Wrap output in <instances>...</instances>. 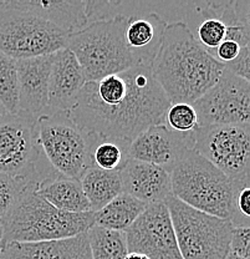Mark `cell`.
Returning <instances> with one entry per match:
<instances>
[{"label": "cell", "mask_w": 250, "mask_h": 259, "mask_svg": "<svg viewBox=\"0 0 250 259\" xmlns=\"http://www.w3.org/2000/svg\"><path fill=\"white\" fill-rule=\"evenodd\" d=\"M169 106L151 66L136 65L86 82L70 115L77 125L100 139L130 144L151 126L165 123Z\"/></svg>", "instance_id": "6da1fadb"}, {"label": "cell", "mask_w": 250, "mask_h": 259, "mask_svg": "<svg viewBox=\"0 0 250 259\" xmlns=\"http://www.w3.org/2000/svg\"><path fill=\"white\" fill-rule=\"evenodd\" d=\"M171 104L197 101L219 80L224 65L201 44L182 21L167 24L151 65Z\"/></svg>", "instance_id": "7a4b0ae2"}, {"label": "cell", "mask_w": 250, "mask_h": 259, "mask_svg": "<svg viewBox=\"0 0 250 259\" xmlns=\"http://www.w3.org/2000/svg\"><path fill=\"white\" fill-rule=\"evenodd\" d=\"M3 241L37 243L65 239L86 233L93 223V212L70 213L51 206L35 188H26L14 206L0 220Z\"/></svg>", "instance_id": "3957f363"}, {"label": "cell", "mask_w": 250, "mask_h": 259, "mask_svg": "<svg viewBox=\"0 0 250 259\" xmlns=\"http://www.w3.org/2000/svg\"><path fill=\"white\" fill-rule=\"evenodd\" d=\"M172 196L192 208L232 222L236 191L249 181L233 182L216 166L188 148L171 169Z\"/></svg>", "instance_id": "277c9868"}, {"label": "cell", "mask_w": 250, "mask_h": 259, "mask_svg": "<svg viewBox=\"0 0 250 259\" xmlns=\"http://www.w3.org/2000/svg\"><path fill=\"white\" fill-rule=\"evenodd\" d=\"M128 16L116 15L88 24L67 35L69 49L81 66L86 82L120 74L137 63L125 40Z\"/></svg>", "instance_id": "5b68a950"}, {"label": "cell", "mask_w": 250, "mask_h": 259, "mask_svg": "<svg viewBox=\"0 0 250 259\" xmlns=\"http://www.w3.org/2000/svg\"><path fill=\"white\" fill-rule=\"evenodd\" d=\"M55 172L40 146L37 118L23 111L4 116L0 120V174L37 191Z\"/></svg>", "instance_id": "8992f818"}, {"label": "cell", "mask_w": 250, "mask_h": 259, "mask_svg": "<svg viewBox=\"0 0 250 259\" xmlns=\"http://www.w3.org/2000/svg\"><path fill=\"white\" fill-rule=\"evenodd\" d=\"M37 131L45 158L58 174L80 181L93 166V150L101 139L77 125L70 111L41 115Z\"/></svg>", "instance_id": "52a82bcc"}, {"label": "cell", "mask_w": 250, "mask_h": 259, "mask_svg": "<svg viewBox=\"0 0 250 259\" xmlns=\"http://www.w3.org/2000/svg\"><path fill=\"white\" fill-rule=\"evenodd\" d=\"M183 259H225L233 226L228 221L187 206L176 197L165 201Z\"/></svg>", "instance_id": "ba28073f"}, {"label": "cell", "mask_w": 250, "mask_h": 259, "mask_svg": "<svg viewBox=\"0 0 250 259\" xmlns=\"http://www.w3.org/2000/svg\"><path fill=\"white\" fill-rule=\"evenodd\" d=\"M67 34L53 24L0 2V53L14 60L51 55L65 48Z\"/></svg>", "instance_id": "9c48e42d"}, {"label": "cell", "mask_w": 250, "mask_h": 259, "mask_svg": "<svg viewBox=\"0 0 250 259\" xmlns=\"http://www.w3.org/2000/svg\"><path fill=\"white\" fill-rule=\"evenodd\" d=\"M193 151L233 182L249 181L250 126L212 125L194 131Z\"/></svg>", "instance_id": "30bf717a"}, {"label": "cell", "mask_w": 250, "mask_h": 259, "mask_svg": "<svg viewBox=\"0 0 250 259\" xmlns=\"http://www.w3.org/2000/svg\"><path fill=\"white\" fill-rule=\"evenodd\" d=\"M198 116V127L212 125H249V81L223 70L219 80L192 104Z\"/></svg>", "instance_id": "8fae6325"}, {"label": "cell", "mask_w": 250, "mask_h": 259, "mask_svg": "<svg viewBox=\"0 0 250 259\" xmlns=\"http://www.w3.org/2000/svg\"><path fill=\"white\" fill-rule=\"evenodd\" d=\"M125 233L128 253H139L148 259H183L165 202L147 204Z\"/></svg>", "instance_id": "7c38bea8"}, {"label": "cell", "mask_w": 250, "mask_h": 259, "mask_svg": "<svg viewBox=\"0 0 250 259\" xmlns=\"http://www.w3.org/2000/svg\"><path fill=\"white\" fill-rule=\"evenodd\" d=\"M194 131L176 132L165 123L151 126L136 136L127 148V157L157 164L171 172L183 152L193 147Z\"/></svg>", "instance_id": "4fadbf2b"}, {"label": "cell", "mask_w": 250, "mask_h": 259, "mask_svg": "<svg viewBox=\"0 0 250 259\" xmlns=\"http://www.w3.org/2000/svg\"><path fill=\"white\" fill-rule=\"evenodd\" d=\"M118 174L122 193L146 204L165 202L172 196L171 174L157 164L127 158Z\"/></svg>", "instance_id": "5bb4252c"}, {"label": "cell", "mask_w": 250, "mask_h": 259, "mask_svg": "<svg viewBox=\"0 0 250 259\" xmlns=\"http://www.w3.org/2000/svg\"><path fill=\"white\" fill-rule=\"evenodd\" d=\"M85 83L81 66L69 49L64 48L54 53L47 91V112L70 111L76 105Z\"/></svg>", "instance_id": "9a60e30c"}, {"label": "cell", "mask_w": 250, "mask_h": 259, "mask_svg": "<svg viewBox=\"0 0 250 259\" xmlns=\"http://www.w3.org/2000/svg\"><path fill=\"white\" fill-rule=\"evenodd\" d=\"M54 54L17 60L19 111L40 117L47 112V91Z\"/></svg>", "instance_id": "2e32d148"}, {"label": "cell", "mask_w": 250, "mask_h": 259, "mask_svg": "<svg viewBox=\"0 0 250 259\" xmlns=\"http://www.w3.org/2000/svg\"><path fill=\"white\" fill-rule=\"evenodd\" d=\"M3 4L9 9L42 19L67 35L80 31L90 24L86 15V2L81 0H3Z\"/></svg>", "instance_id": "e0dca14e"}, {"label": "cell", "mask_w": 250, "mask_h": 259, "mask_svg": "<svg viewBox=\"0 0 250 259\" xmlns=\"http://www.w3.org/2000/svg\"><path fill=\"white\" fill-rule=\"evenodd\" d=\"M0 248L3 259H92L87 232L56 241L12 242Z\"/></svg>", "instance_id": "ac0fdd59"}, {"label": "cell", "mask_w": 250, "mask_h": 259, "mask_svg": "<svg viewBox=\"0 0 250 259\" xmlns=\"http://www.w3.org/2000/svg\"><path fill=\"white\" fill-rule=\"evenodd\" d=\"M167 21L156 13L144 16H128L125 40L137 65H152L162 44Z\"/></svg>", "instance_id": "d6986e66"}, {"label": "cell", "mask_w": 250, "mask_h": 259, "mask_svg": "<svg viewBox=\"0 0 250 259\" xmlns=\"http://www.w3.org/2000/svg\"><path fill=\"white\" fill-rule=\"evenodd\" d=\"M36 193L60 210L70 213L92 212L80 181L65 177L58 172L44 181Z\"/></svg>", "instance_id": "ffe728a7"}, {"label": "cell", "mask_w": 250, "mask_h": 259, "mask_svg": "<svg viewBox=\"0 0 250 259\" xmlns=\"http://www.w3.org/2000/svg\"><path fill=\"white\" fill-rule=\"evenodd\" d=\"M250 3L248 0L232 2H211L201 9V14L207 18L219 19L227 26L225 40L235 41L240 48L249 47Z\"/></svg>", "instance_id": "44dd1931"}, {"label": "cell", "mask_w": 250, "mask_h": 259, "mask_svg": "<svg viewBox=\"0 0 250 259\" xmlns=\"http://www.w3.org/2000/svg\"><path fill=\"white\" fill-rule=\"evenodd\" d=\"M80 183L92 212L100 210L122 193L118 171H106L91 166L80 178Z\"/></svg>", "instance_id": "7402d4cb"}, {"label": "cell", "mask_w": 250, "mask_h": 259, "mask_svg": "<svg viewBox=\"0 0 250 259\" xmlns=\"http://www.w3.org/2000/svg\"><path fill=\"white\" fill-rule=\"evenodd\" d=\"M146 206L144 202L121 193L100 210L93 212V223L102 228L126 232L143 212Z\"/></svg>", "instance_id": "603a6c76"}, {"label": "cell", "mask_w": 250, "mask_h": 259, "mask_svg": "<svg viewBox=\"0 0 250 259\" xmlns=\"http://www.w3.org/2000/svg\"><path fill=\"white\" fill-rule=\"evenodd\" d=\"M92 259H125L128 254L125 232L93 225L87 231Z\"/></svg>", "instance_id": "cb8c5ba5"}, {"label": "cell", "mask_w": 250, "mask_h": 259, "mask_svg": "<svg viewBox=\"0 0 250 259\" xmlns=\"http://www.w3.org/2000/svg\"><path fill=\"white\" fill-rule=\"evenodd\" d=\"M0 102L8 113L19 112L17 60L0 53Z\"/></svg>", "instance_id": "d4e9b609"}, {"label": "cell", "mask_w": 250, "mask_h": 259, "mask_svg": "<svg viewBox=\"0 0 250 259\" xmlns=\"http://www.w3.org/2000/svg\"><path fill=\"white\" fill-rule=\"evenodd\" d=\"M128 145L126 142L101 139L93 150V166L106 171H118L128 158Z\"/></svg>", "instance_id": "484cf974"}, {"label": "cell", "mask_w": 250, "mask_h": 259, "mask_svg": "<svg viewBox=\"0 0 250 259\" xmlns=\"http://www.w3.org/2000/svg\"><path fill=\"white\" fill-rule=\"evenodd\" d=\"M165 125L176 132H193L198 128V116L190 104H171L166 113Z\"/></svg>", "instance_id": "4316f807"}, {"label": "cell", "mask_w": 250, "mask_h": 259, "mask_svg": "<svg viewBox=\"0 0 250 259\" xmlns=\"http://www.w3.org/2000/svg\"><path fill=\"white\" fill-rule=\"evenodd\" d=\"M227 36V26L219 19L207 18L198 28V41L209 53L216 50Z\"/></svg>", "instance_id": "83f0119b"}, {"label": "cell", "mask_w": 250, "mask_h": 259, "mask_svg": "<svg viewBox=\"0 0 250 259\" xmlns=\"http://www.w3.org/2000/svg\"><path fill=\"white\" fill-rule=\"evenodd\" d=\"M26 188H30V186H25L8 175L0 174V220L9 212L20 193Z\"/></svg>", "instance_id": "f1b7e54d"}, {"label": "cell", "mask_w": 250, "mask_h": 259, "mask_svg": "<svg viewBox=\"0 0 250 259\" xmlns=\"http://www.w3.org/2000/svg\"><path fill=\"white\" fill-rule=\"evenodd\" d=\"M229 252L238 257L250 259V228L249 227H233Z\"/></svg>", "instance_id": "f546056e"}, {"label": "cell", "mask_w": 250, "mask_h": 259, "mask_svg": "<svg viewBox=\"0 0 250 259\" xmlns=\"http://www.w3.org/2000/svg\"><path fill=\"white\" fill-rule=\"evenodd\" d=\"M249 47L241 48L240 54L238 55V58L235 60H233L232 63L225 64L224 69L228 70L229 72H232L235 76L241 77V79L249 81L250 80V69H249Z\"/></svg>", "instance_id": "4dcf8cb0"}, {"label": "cell", "mask_w": 250, "mask_h": 259, "mask_svg": "<svg viewBox=\"0 0 250 259\" xmlns=\"http://www.w3.org/2000/svg\"><path fill=\"white\" fill-rule=\"evenodd\" d=\"M240 45L236 44L235 41L224 40V41L220 42L219 47L216 49V55H214V58L223 65L229 64L238 58V55L240 54Z\"/></svg>", "instance_id": "1f68e13d"}, {"label": "cell", "mask_w": 250, "mask_h": 259, "mask_svg": "<svg viewBox=\"0 0 250 259\" xmlns=\"http://www.w3.org/2000/svg\"><path fill=\"white\" fill-rule=\"evenodd\" d=\"M125 259H148V258L143 254H139V253H128Z\"/></svg>", "instance_id": "d6a6232c"}, {"label": "cell", "mask_w": 250, "mask_h": 259, "mask_svg": "<svg viewBox=\"0 0 250 259\" xmlns=\"http://www.w3.org/2000/svg\"><path fill=\"white\" fill-rule=\"evenodd\" d=\"M7 115H8V111L5 110V107L3 106L2 102H0V120H2V118L4 117V116H7Z\"/></svg>", "instance_id": "836d02e7"}, {"label": "cell", "mask_w": 250, "mask_h": 259, "mask_svg": "<svg viewBox=\"0 0 250 259\" xmlns=\"http://www.w3.org/2000/svg\"><path fill=\"white\" fill-rule=\"evenodd\" d=\"M225 259H244V258H240V257H238V255H235V254H233V253H228V255L227 257H225Z\"/></svg>", "instance_id": "e575fe53"}, {"label": "cell", "mask_w": 250, "mask_h": 259, "mask_svg": "<svg viewBox=\"0 0 250 259\" xmlns=\"http://www.w3.org/2000/svg\"><path fill=\"white\" fill-rule=\"evenodd\" d=\"M3 241V226H2V222H0V243Z\"/></svg>", "instance_id": "d590c367"}, {"label": "cell", "mask_w": 250, "mask_h": 259, "mask_svg": "<svg viewBox=\"0 0 250 259\" xmlns=\"http://www.w3.org/2000/svg\"><path fill=\"white\" fill-rule=\"evenodd\" d=\"M0 259H3V253H2V248H0Z\"/></svg>", "instance_id": "8d00e7d4"}, {"label": "cell", "mask_w": 250, "mask_h": 259, "mask_svg": "<svg viewBox=\"0 0 250 259\" xmlns=\"http://www.w3.org/2000/svg\"><path fill=\"white\" fill-rule=\"evenodd\" d=\"M0 2H2V0H0Z\"/></svg>", "instance_id": "74e56055"}]
</instances>
